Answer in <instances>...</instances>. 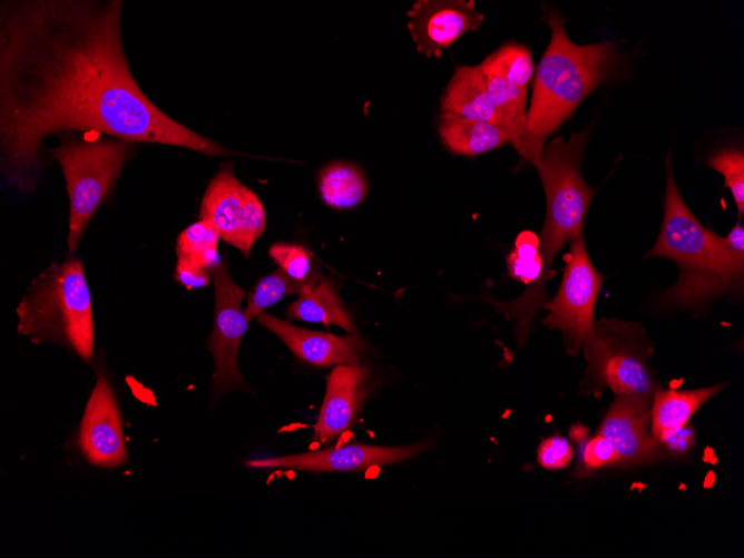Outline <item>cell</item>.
<instances>
[{"label":"cell","instance_id":"cell-1","mask_svg":"<svg viewBox=\"0 0 744 558\" xmlns=\"http://www.w3.org/2000/svg\"><path fill=\"white\" fill-rule=\"evenodd\" d=\"M121 0L0 2V170L36 192L46 137L95 130L130 143L237 155L179 124L140 89L121 37Z\"/></svg>","mask_w":744,"mask_h":558},{"label":"cell","instance_id":"cell-2","mask_svg":"<svg viewBox=\"0 0 744 558\" xmlns=\"http://www.w3.org/2000/svg\"><path fill=\"white\" fill-rule=\"evenodd\" d=\"M550 42L538 63L520 157L537 165L546 138L603 84L615 67V47L609 40L579 46L566 35L565 18L548 16Z\"/></svg>","mask_w":744,"mask_h":558},{"label":"cell","instance_id":"cell-3","mask_svg":"<svg viewBox=\"0 0 744 558\" xmlns=\"http://www.w3.org/2000/svg\"><path fill=\"white\" fill-rule=\"evenodd\" d=\"M667 156V185L664 219L648 257L674 261L678 281L662 296L665 307H689L707 301L742 283L744 264L725 255L714 238L688 209L678 193Z\"/></svg>","mask_w":744,"mask_h":558},{"label":"cell","instance_id":"cell-4","mask_svg":"<svg viewBox=\"0 0 744 558\" xmlns=\"http://www.w3.org/2000/svg\"><path fill=\"white\" fill-rule=\"evenodd\" d=\"M19 334L32 343H52L89 363L95 352V322L84 265L68 256L41 271L16 309Z\"/></svg>","mask_w":744,"mask_h":558},{"label":"cell","instance_id":"cell-5","mask_svg":"<svg viewBox=\"0 0 744 558\" xmlns=\"http://www.w3.org/2000/svg\"><path fill=\"white\" fill-rule=\"evenodd\" d=\"M588 131L572 133L565 141L562 136L544 146L536 165L546 194L547 214L539 237L538 254L544 264L541 284L554 275L550 268L554 257L566 242L583 234V225L595 189L580 174V160Z\"/></svg>","mask_w":744,"mask_h":558},{"label":"cell","instance_id":"cell-6","mask_svg":"<svg viewBox=\"0 0 744 558\" xmlns=\"http://www.w3.org/2000/svg\"><path fill=\"white\" fill-rule=\"evenodd\" d=\"M62 170L69 199L68 252L72 256L97 209L112 190L134 143L115 137L61 138L49 150Z\"/></svg>","mask_w":744,"mask_h":558},{"label":"cell","instance_id":"cell-7","mask_svg":"<svg viewBox=\"0 0 744 558\" xmlns=\"http://www.w3.org/2000/svg\"><path fill=\"white\" fill-rule=\"evenodd\" d=\"M586 371L580 384L586 395L604 389L616 395L652 399L660 384L648 364L653 341L639 323L603 319L584 345Z\"/></svg>","mask_w":744,"mask_h":558},{"label":"cell","instance_id":"cell-8","mask_svg":"<svg viewBox=\"0 0 744 558\" xmlns=\"http://www.w3.org/2000/svg\"><path fill=\"white\" fill-rule=\"evenodd\" d=\"M565 270L555 297L545 304V325L562 333L568 354L578 353L595 330V305L604 276L591 264L583 234L564 255Z\"/></svg>","mask_w":744,"mask_h":558},{"label":"cell","instance_id":"cell-9","mask_svg":"<svg viewBox=\"0 0 744 558\" xmlns=\"http://www.w3.org/2000/svg\"><path fill=\"white\" fill-rule=\"evenodd\" d=\"M199 217L208 221L221 239L248 257L262 235L266 213L257 195L235 176L231 164L223 165L207 186Z\"/></svg>","mask_w":744,"mask_h":558},{"label":"cell","instance_id":"cell-10","mask_svg":"<svg viewBox=\"0 0 744 558\" xmlns=\"http://www.w3.org/2000/svg\"><path fill=\"white\" fill-rule=\"evenodd\" d=\"M211 278L215 312L208 347L215 365L213 397L217 398L228 391L248 390L239 372L237 353L249 321L241 305L245 291L232 280L226 261L211 268Z\"/></svg>","mask_w":744,"mask_h":558},{"label":"cell","instance_id":"cell-11","mask_svg":"<svg viewBox=\"0 0 744 558\" xmlns=\"http://www.w3.org/2000/svg\"><path fill=\"white\" fill-rule=\"evenodd\" d=\"M87 461L100 468L127 462L123 420L110 382L102 369L87 401L76 439Z\"/></svg>","mask_w":744,"mask_h":558},{"label":"cell","instance_id":"cell-12","mask_svg":"<svg viewBox=\"0 0 744 558\" xmlns=\"http://www.w3.org/2000/svg\"><path fill=\"white\" fill-rule=\"evenodd\" d=\"M428 446V441L401 447L352 442L303 453L251 460L246 466L311 472L358 471L402 462L417 456Z\"/></svg>","mask_w":744,"mask_h":558},{"label":"cell","instance_id":"cell-13","mask_svg":"<svg viewBox=\"0 0 744 558\" xmlns=\"http://www.w3.org/2000/svg\"><path fill=\"white\" fill-rule=\"evenodd\" d=\"M652 399L616 395L598 433L607 438L617 454L616 466H642L665 456L649 429Z\"/></svg>","mask_w":744,"mask_h":558},{"label":"cell","instance_id":"cell-14","mask_svg":"<svg viewBox=\"0 0 744 558\" xmlns=\"http://www.w3.org/2000/svg\"><path fill=\"white\" fill-rule=\"evenodd\" d=\"M408 29L417 50L439 58L444 49L470 30H477L483 14L474 1L418 0L408 11Z\"/></svg>","mask_w":744,"mask_h":558},{"label":"cell","instance_id":"cell-15","mask_svg":"<svg viewBox=\"0 0 744 558\" xmlns=\"http://www.w3.org/2000/svg\"><path fill=\"white\" fill-rule=\"evenodd\" d=\"M370 368L336 365L326 378V390L313 440L327 443L349 430L372 388Z\"/></svg>","mask_w":744,"mask_h":558},{"label":"cell","instance_id":"cell-16","mask_svg":"<svg viewBox=\"0 0 744 558\" xmlns=\"http://www.w3.org/2000/svg\"><path fill=\"white\" fill-rule=\"evenodd\" d=\"M256 320L274 333L302 361L316 366L361 365L366 343L356 334L337 336L295 326L268 313Z\"/></svg>","mask_w":744,"mask_h":558},{"label":"cell","instance_id":"cell-17","mask_svg":"<svg viewBox=\"0 0 744 558\" xmlns=\"http://www.w3.org/2000/svg\"><path fill=\"white\" fill-rule=\"evenodd\" d=\"M442 112L497 125L486 75L478 66H458L441 98Z\"/></svg>","mask_w":744,"mask_h":558},{"label":"cell","instance_id":"cell-18","mask_svg":"<svg viewBox=\"0 0 744 558\" xmlns=\"http://www.w3.org/2000/svg\"><path fill=\"white\" fill-rule=\"evenodd\" d=\"M724 384L696 390L658 389L650 405V430L659 442L663 438L688 423L695 412L712 397L722 390Z\"/></svg>","mask_w":744,"mask_h":558},{"label":"cell","instance_id":"cell-19","mask_svg":"<svg viewBox=\"0 0 744 558\" xmlns=\"http://www.w3.org/2000/svg\"><path fill=\"white\" fill-rule=\"evenodd\" d=\"M438 133L447 149L463 156H477L508 141V136L497 125L449 112L440 115Z\"/></svg>","mask_w":744,"mask_h":558},{"label":"cell","instance_id":"cell-20","mask_svg":"<svg viewBox=\"0 0 744 558\" xmlns=\"http://www.w3.org/2000/svg\"><path fill=\"white\" fill-rule=\"evenodd\" d=\"M287 317L310 323L337 325L349 333L359 335L335 283L330 278H323L312 291L290 304Z\"/></svg>","mask_w":744,"mask_h":558},{"label":"cell","instance_id":"cell-21","mask_svg":"<svg viewBox=\"0 0 744 558\" xmlns=\"http://www.w3.org/2000/svg\"><path fill=\"white\" fill-rule=\"evenodd\" d=\"M488 91L495 108L497 126L520 155L527 126V86H517L503 79L486 76Z\"/></svg>","mask_w":744,"mask_h":558},{"label":"cell","instance_id":"cell-22","mask_svg":"<svg viewBox=\"0 0 744 558\" xmlns=\"http://www.w3.org/2000/svg\"><path fill=\"white\" fill-rule=\"evenodd\" d=\"M317 185L322 200L335 209L358 206L368 193L362 170L350 163L336 161L325 166L319 175Z\"/></svg>","mask_w":744,"mask_h":558},{"label":"cell","instance_id":"cell-23","mask_svg":"<svg viewBox=\"0 0 744 558\" xmlns=\"http://www.w3.org/2000/svg\"><path fill=\"white\" fill-rule=\"evenodd\" d=\"M219 239L218 232L208 221L200 218L190 224L176 238V264L211 270L221 262Z\"/></svg>","mask_w":744,"mask_h":558},{"label":"cell","instance_id":"cell-24","mask_svg":"<svg viewBox=\"0 0 744 558\" xmlns=\"http://www.w3.org/2000/svg\"><path fill=\"white\" fill-rule=\"evenodd\" d=\"M324 277L322 275L311 277L306 281H296L288 276L283 270L262 277L254 286L248 296L245 314L248 321L256 317L271 305L291 294L304 295L312 291Z\"/></svg>","mask_w":744,"mask_h":558},{"label":"cell","instance_id":"cell-25","mask_svg":"<svg viewBox=\"0 0 744 558\" xmlns=\"http://www.w3.org/2000/svg\"><path fill=\"white\" fill-rule=\"evenodd\" d=\"M486 76L503 79L517 86H527L533 74L531 51L523 45L508 42L478 65Z\"/></svg>","mask_w":744,"mask_h":558},{"label":"cell","instance_id":"cell-26","mask_svg":"<svg viewBox=\"0 0 744 558\" xmlns=\"http://www.w3.org/2000/svg\"><path fill=\"white\" fill-rule=\"evenodd\" d=\"M707 165L724 176V186L731 190L741 216L744 211L743 153L735 148L723 149L709 157Z\"/></svg>","mask_w":744,"mask_h":558},{"label":"cell","instance_id":"cell-27","mask_svg":"<svg viewBox=\"0 0 744 558\" xmlns=\"http://www.w3.org/2000/svg\"><path fill=\"white\" fill-rule=\"evenodd\" d=\"M268 254L281 270L296 281L322 275L317 267H313L311 254L302 245L275 243L270 247Z\"/></svg>","mask_w":744,"mask_h":558},{"label":"cell","instance_id":"cell-28","mask_svg":"<svg viewBox=\"0 0 744 558\" xmlns=\"http://www.w3.org/2000/svg\"><path fill=\"white\" fill-rule=\"evenodd\" d=\"M574 457V450L568 440L561 435H552L544 440L537 452V459L545 469H562Z\"/></svg>","mask_w":744,"mask_h":558},{"label":"cell","instance_id":"cell-29","mask_svg":"<svg viewBox=\"0 0 744 558\" xmlns=\"http://www.w3.org/2000/svg\"><path fill=\"white\" fill-rule=\"evenodd\" d=\"M581 462L586 470L616 466L617 454L613 443L604 435L597 433L586 442L581 453Z\"/></svg>","mask_w":744,"mask_h":558},{"label":"cell","instance_id":"cell-30","mask_svg":"<svg viewBox=\"0 0 744 558\" xmlns=\"http://www.w3.org/2000/svg\"><path fill=\"white\" fill-rule=\"evenodd\" d=\"M695 442V430L688 423L669 433L659 441L665 453L670 456H683L687 453Z\"/></svg>","mask_w":744,"mask_h":558},{"label":"cell","instance_id":"cell-31","mask_svg":"<svg viewBox=\"0 0 744 558\" xmlns=\"http://www.w3.org/2000/svg\"><path fill=\"white\" fill-rule=\"evenodd\" d=\"M175 280L187 290L205 287L211 282V270L176 264Z\"/></svg>","mask_w":744,"mask_h":558}]
</instances>
